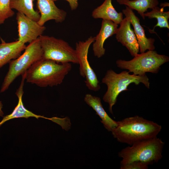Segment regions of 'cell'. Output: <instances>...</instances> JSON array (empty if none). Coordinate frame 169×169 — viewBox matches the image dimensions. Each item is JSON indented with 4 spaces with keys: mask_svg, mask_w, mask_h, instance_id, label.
Returning <instances> with one entry per match:
<instances>
[{
    "mask_svg": "<svg viewBox=\"0 0 169 169\" xmlns=\"http://www.w3.org/2000/svg\"><path fill=\"white\" fill-rule=\"evenodd\" d=\"M124 14L133 25L134 32L139 46V50L141 53L148 50H153L155 49L154 38H147L143 28L140 22V19L137 17L133 10L126 6L125 9L122 10Z\"/></svg>",
    "mask_w": 169,
    "mask_h": 169,
    "instance_id": "11",
    "label": "cell"
},
{
    "mask_svg": "<svg viewBox=\"0 0 169 169\" xmlns=\"http://www.w3.org/2000/svg\"><path fill=\"white\" fill-rule=\"evenodd\" d=\"M130 60L118 59L116 62L117 66L128 70L136 75H143L147 72L158 73L161 66L169 61V57L160 54L156 51L148 50L138 54Z\"/></svg>",
    "mask_w": 169,
    "mask_h": 169,
    "instance_id": "6",
    "label": "cell"
},
{
    "mask_svg": "<svg viewBox=\"0 0 169 169\" xmlns=\"http://www.w3.org/2000/svg\"><path fill=\"white\" fill-rule=\"evenodd\" d=\"M118 24L113 21L103 19L100 31L96 37L93 45V50L94 55L100 58L105 54V50L104 44L109 37L115 34Z\"/></svg>",
    "mask_w": 169,
    "mask_h": 169,
    "instance_id": "13",
    "label": "cell"
},
{
    "mask_svg": "<svg viewBox=\"0 0 169 169\" xmlns=\"http://www.w3.org/2000/svg\"><path fill=\"white\" fill-rule=\"evenodd\" d=\"M123 14L115 10L112 3V0H105L101 5L94 9L92 15L94 18L109 20L119 24L123 19Z\"/></svg>",
    "mask_w": 169,
    "mask_h": 169,
    "instance_id": "17",
    "label": "cell"
},
{
    "mask_svg": "<svg viewBox=\"0 0 169 169\" xmlns=\"http://www.w3.org/2000/svg\"><path fill=\"white\" fill-rule=\"evenodd\" d=\"M84 100L101 118L100 122L105 128L108 131L111 132L117 125V121L112 119L105 111L100 98L88 94L85 95Z\"/></svg>",
    "mask_w": 169,
    "mask_h": 169,
    "instance_id": "16",
    "label": "cell"
},
{
    "mask_svg": "<svg viewBox=\"0 0 169 169\" xmlns=\"http://www.w3.org/2000/svg\"><path fill=\"white\" fill-rule=\"evenodd\" d=\"M35 0H11L10 7L38 22L40 17L38 11L34 10L33 2Z\"/></svg>",
    "mask_w": 169,
    "mask_h": 169,
    "instance_id": "18",
    "label": "cell"
},
{
    "mask_svg": "<svg viewBox=\"0 0 169 169\" xmlns=\"http://www.w3.org/2000/svg\"><path fill=\"white\" fill-rule=\"evenodd\" d=\"M3 105L1 101H0V117H3L4 113L2 110Z\"/></svg>",
    "mask_w": 169,
    "mask_h": 169,
    "instance_id": "24",
    "label": "cell"
},
{
    "mask_svg": "<svg viewBox=\"0 0 169 169\" xmlns=\"http://www.w3.org/2000/svg\"><path fill=\"white\" fill-rule=\"evenodd\" d=\"M37 6L40 17L38 23L41 26L51 20L56 23H61L65 19L66 12L58 8L54 0H36Z\"/></svg>",
    "mask_w": 169,
    "mask_h": 169,
    "instance_id": "12",
    "label": "cell"
},
{
    "mask_svg": "<svg viewBox=\"0 0 169 169\" xmlns=\"http://www.w3.org/2000/svg\"><path fill=\"white\" fill-rule=\"evenodd\" d=\"M11 0H0V25L12 17L15 13L10 7Z\"/></svg>",
    "mask_w": 169,
    "mask_h": 169,
    "instance_id": "21",
    "label": "cell"
},
{
    "mask_svg": "<svg viewBox=\"0 0 169 169\" xmlns=\"http://www.w3.org/2000/svg\"><path fill=\"white\" fill-rule=\"evenodd\" d=\"M131 0V1H132V0Z\"/></svg>",
    "mask_w": 169,
    "mask_h": 169,
    "instance_id": "25",
    "label": "cell"
},
{
    "mask_svg": "<svg viewBox=\"0 0 169 169\" xmlns=\"http://www.w3.org/2000/svg\"><path fill=\"white\" fill-rule=\"evenodd\" d=\"M43 51V58L58 63L71 62L78 64L76 51L66 42L53 36L39 37Z\"/></svg>",
    "mask_w": 169,
    "mask_h": 169,
    "instance_id": "7",
    "label": "cell"
},
{
    "mask_svg": "<svg viewBox=\"0 0 169 169\" xmlns=\"http://www.w3.org/2000/svg\"><path fill=\"white\" fill-rule=\"evenodd\" d=\"M56 1L58 0H54ZM68 1L72 10H74L77 8L78 6V0H65Z\"/></svg>",
    "mask_w": 169,
    "mask_h": 169,
    "instance_id": "23",
    "label": "cell"
},
{
    "mask_svg": "<svg viewBox=\"0 0 169 169\" xmlns=\"http://www.w3.org/2000/svg\"><path fill=\"white\" fill-rule=\"evenodd\" d=\"M0 44V68L20 55L26 47L25 44L18 40L6 43L1 39Z\"/></svg>",
    "mask_w": 169,
    "mask_h": 169,
    "instance_id": "15",
    "label": "cell"
},
{
    "mask_svg": "<svg viewBox=\"0 0 169 169\" xmlns=\"http://www.w3.org/2000/svg\"><path fill=\"white\" fill-rule=\"evenodd\" d=\"M144 16L145 17H148L149 18H156L157 20V23L153 29L149 30L151 33H155L154 30L156 27L169 29V12H164L163 7L160 8L157 6H156L152 9L151 11L145 13Z\"/></svg>",
    "mask_w": 169,
    "mask_h": 169,
    "instance_id": "20",
    "label": "cell"
},
{
    "mask_svg": "<svg viewBox=\"0 0 169 169\" xmlns=\"http://www.w3.org/2000/svg\"><path fill=\"white\" fill-rule=\"evenodd\" d=\"M95 39V37L91 36L85 41H79L76 43L75 50L79 65L80 75L85 78V84L89 90L97 91L100 88L99 82L88 59L89 48Z\"/></svg>",
    "mask_w": 169,
    "mask_h": 169,
    "instance_id": "8",
    "label": "cell"
},
{
    "mask_svg": "<svg viewBox=\"0 0 169 169\" xmlns=\"http://www.w3.org/2000/svg\"><path fill=\"white\" fill-rule=\"evenodd\" d=\"M16 19L18 24V40L24 44L29 43L42 35L46 29L44 26L39 25L24 14L18 12Z\"/></svg>",
    "mask_w": 169,
    "mask_h": 169,
    "instance_id": "9",
    "label": "cell"
},
{
    "mask_svg": "<svg viewBox=\"0 0 169 169\" xmlns=\"http://www.w3.org/2000/svg\"><path fill=\"white\" fill-rule=\"evenodd\" d=\"M161 129L156 123L136 115L117 121V125L111 132L118 142L131 145L136 142L157 136Z\"/></svg>",
    "mask_w": 169,
    "mask_h": 169,
    "instance_id": "1",
    "label": "cell"
},
{
    "mask_svg": "<svg viewBox=\"0 0 169 169\" xmlns=\"http://www.w3.org/2000/svg\"><path fill=\"white\" fill-rule=\"evenodd\" d=\"M25 72L22 75V77L21 84L16 92V94L18 98V104L10 114L3 117L2 121L0 122V126L6 121L16 118H28L30 117H34L37 119L42 118L50 120L53 121L54 120V117L48 118L36 115L27 109L24 106L22 101V96L24 93L23 89L25 80Z\"/></svg>",
    "mask_w": 169,
    "mask_h": 169,
    "instance_id": "14",
    "label": "cell"
},
{
    "mask_svg": "<svg viewBox=\"0 0 169 169\" xmlns=\"http://www.w3.org/2000/svg\"><path fill=\"white\" fill-rule=\"evenodd\" d=\"M120 5H124L133 10H136L144 19V13L148 8L153 9L159 4L158 0H117Z\"/></svg>",
    "mask_w": 169,
    "mask_h": 169,
    "instance_id": "19",
    "label": "cell"
},
{
    "mask_svg": "<svg viewBox=\"0 0 169 169\" xmlns=\"http://www.w3.org/2000/svg\"><path fill=\"white\" fill-rule=\"evenodd\" d=\"M43 51L39 37L26 46L24 53L9 63L8 70L0 90L4 92L19 76L25 73L34 63L43 58Z\"/></svg>",
    "mask_w": 169,
    "mask_h": 169,
    "instance_id": "5",
    "label": "cell"
},
{
    "mask_svg": "<svg viewBox=\"0 0 169 169\" xmlns=\"http://www.w3.org/2000/svg\"><path fill=\"white\" fill-rule=\"evenodd\" d=\"M115 33V38L134 57L139 51V46L134 30L131 28L129 20L125 17L120 23Z\"/></svg>",
    "mask_w": 169,
    "mask_h": 169,
    "instance_id": "10",
    "label": "cell"
},
{
    "mask_svg": "<svg viewBox=\"0 0 169 169\" xmlns=\"http://www.w3.org/2000/svg\"><path fill=\"white\" fill-rule=\"evenodd\" d=\"M72 68L69 63H58L42 58L33 64L25 72L27 82L41 87L61 84Z\"/></svg>",
    "mask_w": 169,
    "mask_h": 169,
    "instance_id": "2",
    "label": "cell"
},
{
    "mask_svg": "<svg viewBox=\"0 0 169 169\" xmlns=\"http://www.w3.org/2000/svg\"><path fill=\"white\" fill-rule=\"evenodd\" d=\"M148 168V165L138 161L120 165V169H147Z\"/></svg>",
    "mask_w": 169,
    "mask_h": 169,
    "instance_id": "22",
    "label": "cell"
},
{
    "mask_svg": "<svg viewBox=\"0 0 169 169\" xmlns=\"http://www.w3.org/2000/svg\"><path fill=\"white\" fill-rule=\"evenodd\" d=\"M165 143L157 136L139 141L119 152L122 158L120 165L135 161L141 162L148 166L156 163L162 157Z\"/></svg>",
    "mask_w": 169,
    "mask_h": 169,
    "instance_id": "3",
    "label": "cell"
},
{
    "mask_svg": "<svg viewBox=\"0 0 169 169\" xmlns=\"http://www.w3.org/2000/svg\"><path fill=\"white\" fill-rule=\"evenodd\" d=\"M129 73L125 70L117 74L112 69H109L102 79V83L107 86V91L103 99L108 104L109 110L112 114V107L116 103L119 95L122 91L128 90L127 88L130 84L134 83L138 85L141 83L147 88H150L149 79L146 74L136 75L131 74Z\"/></svg>",
    "mask_w": 169,
    "mask_h": 169,
    "instance_id": "4",
    "label": "cell"
}]
</instances>
